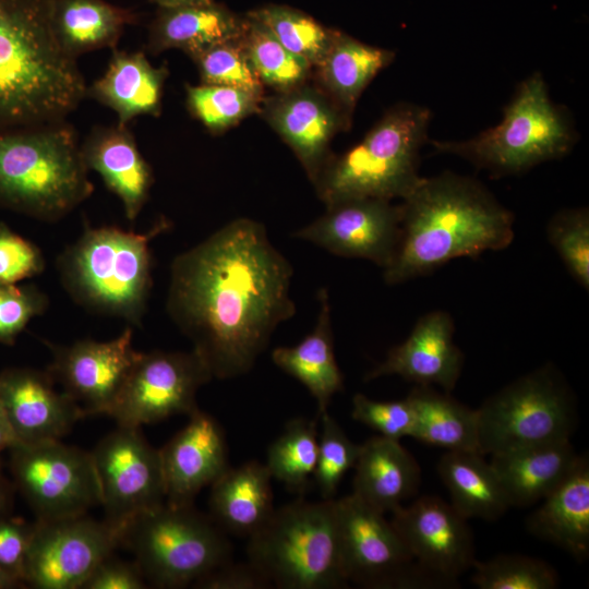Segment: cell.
Here are the masks:
<instances>
[{
	"mask_svg": "<svg viewBox=\"0 0 589 589\" xmlns=\"http://www.w3.org/2000/svg\"><path fill=\"white\" fill-rule=\"evenodd\" d=\"M292 274L265 227L237 218L173 259L167 312L213 377H237L296 314Z\"/></svg>",
	"mask_w": 589,
	"mask_h": 589,
	"instance_id": "cell-1",
	"label": "cell"
},
{
	"mask_svg": "<svg viewBox=\"0 0 589 589\" xmlns=\"http://www.w3.org/2000/svg\"><path fill=\"white\" fill-rule=\"evenodd\" d=\"M398 247L383 269L387 285L426 275L461 256L507 248L514 215L479 181L452 171L422 177L401 200Z\"/></svg>",
	"mask_w": 589,
	"mask_h": 589,
	"instance_id": "cell-2",
	"label": "cell"
},
{
	"mask_svg": "<svg viewBox=\"0 0 589 589\" xmlns=\"http://www.w3.org/2000/svg\"><path fill=\"white\" fill-rule=\"evenodd\" d=\"M51 12L52 0H0V129L63 121L86 97Z\"/></svg>",
	"mask_w": 589,
	"mask_h": 589,
	"instance_id": "cell-3",
	"label": "cell"
},
{
	"mask_svg": "<svg viewBox=\"0 0 589 589\" xmlns=\"http://www.w3.org/2000/svg\"><path fill=\"white\" fill-rule=\"evenodd\" d=\"M74 128L65 120L0 129V207L58 221L88 199L94 184Z\"/></svg>",
	"mask_w": 589,
	"mask_h": 589,
	"instance_id": "cell-4",
	"label": "cell"
},
{
	"mask_svg": "<svg viewBox=\"0 0 589 589\" xmlns=\"http://www.w3.org/2000/svg\"><path fill=\"white\" fill-rule=\"evenodd\" d=\"M170 227L160 218L146 232L87 228L57 259L63 288L85 309L140 326L153 285L149 242Z\"/></svg>",
	"mask_w": 589,
	"mask_h": 589,
	"instance_id": "cell-5",
	"label": "cell"
},
{
	"mask_svg": "<svg viewBox=\"0 0 589 589\" xmlns=\"http://www.w3.org/2000/svg\"><path fill=\"white\" fill-rule=\"evenodd\" d=\"M429 108L399 103L342 155L329 157L313 181L327 205L373 197L405 199L419 183L420 149L428 140Z\"/></svg>",
	"mask_w": 589,
	"mask_h": 589,
	"instance_id": "cell-6",
	"label": "cell"
},
{
	"mask_svg": "<svg viewBox=\"0 0 589 589\" xmlns=\"http://www.w3.org/2000/svg\"><path fill=\"white\" fill-rule=\"evenodd\" d=\"M575 143L572 120L550 98L540 72L517 86L498 124L464 141H431L435 151L459 156L495 177L518 175L562 158Z\"/></svg>",
	"mask_w": 589,
	"mask_h": 589,
	"instance_id": "cell-7",
	"label": "cell"
},
{
	"mask_svg": "<svg viewBox=\"0 0 589 589\" xmlns=\"http://www.w3.org/2000/svg\"><path fill=\"white\" fill-rule=\"evenodd\" d=\"M249 561L283 589L348 587L338 532L335 498L301 497L278 509L249 538Z\"/></svg>",
	"mask_w": 589,
	"mask_h": 589,
	"instance_id": "cell-8",
	"label": "cell"
},
{
	"mask_svg": "<svg viewBox=\"0 0 589 589\" xmlns=\"http://www.w3.org/2000/svg\"><path fill=\"white\" fill-rule=\"evenodd\" d=\"M145 580L182 588L231 560V544L211 517L193 505L166 503L139 515L123 531Z\"/></svg>",
	"mask_w": 589,
	"mask_h": 589,
	"instance_id": "cell-9",
	"label": "cell"
},
{
	"mask_svg": "<svg viewBox=\"0 0 589 589\" xmlns=\"http://www.w3.org/2000/svg\"><path fill=\"white\" fill-rule=\"evenodd\" d=\"M477 419L484 456L569 440L577 414L572 390L549 363L489 397Z\"/></svg>",
	"mask_w": 589,
	"mask_h": 589,
	"instance_id": "cell-10",
	"label": "cell"
},
{
	"mask_svg": "<svg viewBox=\"0 0 589 589\" xmlns=\"http://www.w3.org/2000/svg\"><path fill=\"white\" fill-rule=\"evenodd\" d=\"M344 570L364 588H453L416 562L384 513L356 495L335 498Z\"/></svg>",
	"mask_w": 589,
	"mask_h": 589,
	"instance_id": "cell-11",
	"label": "cell"
},
{
	"mask_svg": "<svg viewBox=\"0 0 589 589\" xmlns=\"http://www.w3.org/2000/svg\"><path fill=\"white\" fill-rule=\"evenodd\" d=\"M9 450L14 481L38 520L80 516L100 505L91 453L60 440L19 443Z\"/></svg>",
	"mask_w": 589,
	"mask_h": 589,
	"instance_id": "cell-12",
	"label": "cell"
},
{
	"mask_svg": "<svg viewBox=\"0 0 589 589\" xmlns=\"http://www.w3.org/2000/svg\"><path fill=\"white\" fill-rule=\"evenodd\" d=\"M212 378L193 349L140 352L108 416L130 428L190 416L199 409L197 390Z\"/></svg>",
	"mask_w": 589,
	"mask_h": 589,
	"instance_id": "cell-13",
	"label": "cell"
},
{
	"mask_svg": "<svg viewBox=\"0 0 589 589\" xmlns=\"http://www.w3.org/2000/svg\"><path fill=\"white\" fill-rule=\"evenodd\" d=\"M105 521L122 532L139 515L166 501L159 449L140 428L118 425L91 453Z\"/></svg>",
	"mask_w": 589,
	"mask_h": 589,
	"instance_id": "cell-14",
	"label": "cell"
},
{
	"mask_svg": "<svg viewBox=\"0 0 589 589\" xmlns=\"http://www.w3.org/2000/svg\"><path fill=\"white\" fill-rule=\"evenodd\" d=\"M122 544V532L86 514L38 520L24 567V582L38 589H79L95 569Z\"/></svg>",
	"mask_w": 589,
	"mask_h": 589,
	"instance_id": "cell-15",
	"label": "cell"
},
{
	"mask_svg": "<svg viewBox=\"0 0 589 589\" xmlns=\"http://www.w3.org/2000/svg\"><path fill=\"white\" fill-rule=\"evenodd\" d=\"M131 327L108 341L77 340L71 345L46 341L52 360L47 372L82 409L84 417L108 416L140 352Z\"/></svg>",
	"mask_w": 589,
	"mask_h": 589,
	"instance_id": "cell-16",
	"label": "cell"
},
{
	"mask_svg": "<svg viewBox=\"0 0 589 589\" xmlns=\"http://www.w3.org/2000/svg\"><path fill=\"white\" fill-rule=\"evenodd\" d=\"M401 205L356 197L326 205L325 213L293 237L344 257L364 259L385 269L400 237Z\"/></svg>",
	"mask_w": 589,
	"mask_h": 589,
	"instance_id": "cell-17",
	"label": "cell"
},
{
	"mask_svg": "<svg viewBox=\"0 0 589 589\" xmlns=\"http://www.w3.org/2000/svg\"><path fill=\"white\" fill-rule=\"evenodd\" d=\"M390 520L417 563L457 585V578L476 561L468 519L438 496L424 495L398 506Z\"/></svg>",
	"mask_w": 589,
	"mask_h": 589,
	"instance_id": "cell-18",
	"label": "cell"
},
{
	"mask_svg": "<svg viewBox=\"0 0 589 589\" xmlns=\"http://www.w3.org/2000/svg\"><path fill=\"white\" fill-rule=\"evenodd\" d=\"M55 384L47 371L9 368L0 373V401L17 444L60 440L84 418L79 405Z\"/></svg>",
	"mask_w": 589,
	"mask_h": 589,
	"instance_id": "cell-19",
	"label": "cell"
},
{
	"mask_svg": "<svg viewBox=\"0 0 589 589\" xmlns=\"http://www.w3.org/2000/svg\"><path fill=\"white\" fill-rule=\"evenodd\" d=\"M188 424L159 449L166 501L170 506L193 505L199 492L228 467L221 426L211 414L195 410Z\"/></svg>",
	"mask_w": 589,
	"mask_h": 589,
	"instance_id": "cell-20",
	"label": "cell"
},
{
	"mask_svg": "<svg viewBox=\"0 0 589 589\" xmlns=\"http://www.w3.org/2000/svg\"><path fill=\"white\" fill-rule=\"evenodd\" d=\"M455 326L448 312L422 315L405 341L389 349L386 359L369 371L364 381L399 375L416 385H437L449 393L464 365V354L454 340Z\"/></svg>",
	"mask_w": 589,
	"mask_h": 589,
	"instance_id": "cell-21",
	"label": "cell"
},
{
	"mask_svg": "<svg viewBox=\"0 0 589 589\" xmlns=\"http://www.w3.org/2000/svg\"><path fill=\"white\" fill-rule=\"evenodd\" d=\"M264 109L313 182L329 158L333 136L349 125L347 117L327 94L303 84L268 99Z\"/></svg>",
	"mask_w": 589,
	"mask_h": 589,
	"instance_id": "cell-22",
	"label": "cell"
},
{
	"mask_svg": "<svg viewBox=\"0 0 589 589\" xmlns=\"http://www.w3.org/2000/svg\"><path fill=\"white\" fill-rule=\"evenodd\" d=\"M81 154L87 169L120 199L125 218L134 221L148 200L154 176L128 125L94 127L81 144Z\"/></svg>",
	"mask_w": 589,
	"mask_h": 589,
	"instance_id": "cell-23",
	"label": "cell"
},
{
	"mask_svg": "<svg viewBox=\"0 0 589 589\" xmlns=\"http://www.w3.org/2000/svg\"><path fill=\"white\" fill-rule=\"evenodd\" d=\"M526 520L533 536L581 562L589 554V461L579 456L568 474Z\"/></svg>",
	"mask_w": 589,
	"mask_h": 589,
	"instance_id": "cell-24",
	"label": "cell"
},
{
	"mask_svg": "<svg viewBox=\"0 0 589 589\" xmlns=\"http://www.w3.org/2000/svg\"><path fill=\"white\" fill-rule=\"evenodd\" d=\"M168 71L154 67L142 51L113 49L104 74L87 86L86 97L113 110L128 125L139 116H158Z\"/></svg>",
	"mask_w": 589,
	"mask_h": 589,
	"instance_id": "cell-25",
	"label": "cell"
},
{
	"mask_svg": "<svg viewBox=\"0 0 589 589\" xmlns=\"http://www.w3.org/2000/svg\"><path fill=\"white\" fill-rule=\"evenodd\" d=\"M353 468L352 494L384 514L413 496L420 485L421 470L414 457L400 441L382 435L361 444Z\"/></svg>",
	"mask_w": 589,
	"mask_h": 589,
	"instance_id": "cell-26",
	"label": "cell"
},
{
	"mask_svg": "<svg viewBox=\"0 0 589 589\" xmlns=\"http://www.w3.org/2000/svg\"><path fill=\"white\" fill-rule=\"evenodd\" d=\"M272 476L255 460L228 467L212 484L211 518L226 533L250 538L275 512Z\"/></svg>",
	"mask_w": 589,
	"mask_h": 589,
	"instance_id": "cell-27",
	"label": "cell"
},
{
	"mask_svg": "<svg viewBox=\"0 0 589 589\" xmlns=\"http://www.w3.org/2000/svg\"><path fill=\"white\" fill-rule=\"evenodd\" d=\"M318 314L313 330L299 344L277 347L273 362L302 383L317 404V414L328 411L333 396L342 390V373L334 352L332 308L326 288L317 291Z\"/></svg>",
	"mask_w": 589,
	"mask_h": 589,
	"instance_id": "cell-28",
	"label": "cell"
},
{
	"mask_svg": "<svg viewBox=\"0 0 589 589\" xmlns=\"http://www.w3.org/2000/svg\"><path fill=\"white\" fill-rule=\"evenodd\" d=\"M491 456L510 507H528L543 500L579 458L569 440Z\"/></svg>",
	"mask_w": 589,
	"mask_h": 589,
	"instance_id": "cell-29",
	"label": "cell"
},
{
	"mask_svg": "<svg viewBox=\"0 0 589 589\" xmlns=\"http://www.w3.org/2000/svg\"><path fill=\"white\" fill-rule=\"evenodd\" d=\"M242 29L243 19L214 1L158 8L148 28L146 48L154 55L180 49L192 57L217 44L239 38Z\"/></svg>",
	"mask_w": 589,
	"mask_h": 589,
	"instance_id": "cell-30",
	"label": "cell"
},
{
	"mask_svg": "<svg viewBox=\"0 0 589 589\" xmlns=\"http://www.w3.org/2000/svg\"><path fill=\"white\" fill-rule=\"evenodd\" d=\"M137 15L105 0H52L51 22L61 47L73 58L104 48L116 49Z\"/></svg>",
	"mask_w": 589,
	"mask_h": 589,
	"instance_id": "cell-31",
	"label": "cell"
},
{
	"mask_svg": "<svg viewBox=\"0 0 589 589\" xmlns=\"http://www.w3.org/2000/svg\"><path fill=\"white\" fill-rule=\"evenodd\" d=\"M437 471L450 504L467 519L496 520L510 507L493 467L478 452L447 450Z\"/></svg>",
	"mask_w": 589,
	"mask_h": 589,
	"instance_id": "cell-32",
	"label": "cell"
},
{
	"mask_svg": "<svg viewBox=\"0 0 589 589\" xmlns=\"http://www.w3.org/2000/svg\"><path fill=\"white\" fill-rule=\"evenodd\" d=\"M395 58L388 49L370 46L336 31L330 47L316 65L326 94L350 119L369 83Z\"/></svg>",
	"mask_w": 589,
	"mask_h": 589,
	"instance_id": "cell-33",
	"label": "cell"
},
{
	"mask_svg": "<svg viewBox=\"0 0 589 589\" xmlns=\"http://www.w3.org/2000/svg\"><path fill=\"white\" fill-rule=\"evenodd\" d=\"M407 398L416 417L411 437L447 450L480 453L477 409L432 386L416 385Z\"/></svg>",
	"mask_w": 589,
	"mask_h": 589,
	"instance_id": "cell-34",
	"label": "cell"
},
{
	"mask_svg": "<svg viewBox=\"0 0 589 589\" xmlns=\"http://www.w3.org/2000/svg\"><path fill=\"white\" fill-rule=\"evenodd\" d=\"M240 39L263 85L284 93L304 84L312 65L285 48L260 21L247 15Z\"/></svg>",
	"mask_w": 589,
	"mask_h": 589,
	"instance_id": "cell-35",
	"label": "cell"
},
{
	"mask_svg": "<svg viewBox=\"0 0 589 589\" xmlns=\"http://www.w3.org/2000/svg\"><path fill=\"white\" fill-rule=\"evenodd\" d=\"M317 428L314 420L292 419L267 452L265 466L272 478L298 494H304L314 477L318 447Z\"/></svg>",
	"mask_w": 589,
	"mask_h": 589,
	"instance_id": "cell-36",
	"label": "cell"
},
{
	"mask_svg": "<svg viewBox=\"0 0 589 589\" xmlns=\"http://www.w3.org/2000/svg\"><path fill=\"white\" fill-rule=\"evenodd\" d=\"M248 15L265 25L285 48L315 67L326 55L336 33L306 13L286 5L268 4Z\"/></svg>",
	"mask_w": 589,
	"mask_h": 589,
	"instance_id": "cell-37",
	"label": "cell"
},
{
	"mask_svg": "<svg viewBox=\"0 0 589 589\" xmlns=\"http://www.w3.org/2000/svg\"><path fill=\"white\" fill-rule=\"evenodd\" d=\"M261 100L262 97L232 86H187L189 111L212 133L223 132L255 112Z\"/></svg>",
	"mask_w": 589,
	"mask_h": 589,
	"instance_id": "cell-38",
	"label": "cell"
},
{
	"mask_svg": "<svg viewBox=\"0 0 589 589\" xmlns=\"http://www.w3.org/2000/svg\"><path fill=\"white\" fill-rule=\"evenodd\" d=\"M471 581L480 589H554L555 569L546 562L520 554H501L474 561Z\"/></svg>",
	"mask_w": 589,
	"mask_h": 589,
	"instance_id": "cell-39",
	"label": "cell"
},
{
	"mask_svg": "<svg viewBox=\"0 0 589 589\" xmlns=\"http://www.w3.org/2000/svg\"><path fill=\"white\" fill-rule=\"evenodd\" d=\"M551 245L572 277L589 288V212L587 207L557 212L546 226Z\"/></svg>",
	"mask_w": 589,
	"mask_h": 589,
	"instance_id": "cell-40",
	"label": "cell"
},
{
	"mask_svg": "<svg viewBox=\"0 0 589 589\" xmlns=\"http://www.w3.org/2000/svg\"><path fill=\"white\" fill-rule=\"evenodd\" d=\"M318 419L321 430L313 479L322 500H330L334 498L346 472L354 467L361 445L349 440L328 411L320 414Z\"/></svg>",
	"mask_w": 589,
	"mask_h": 589,
	"instance_id": "cell-41",
	"label": "cell"
},
{
	"mask_svg": "<svg viewBox=\"0 0 589 589\" xmlns=\"http://www.w3.org/2000/svg\"><path fill=\"white\" fill-rule=\"evenodd\" d=\"M191 58L203 84L232 86L262 97L264 85L251 65L240 37L212 46Z\"/></svg>",
	"mask_w": 589,
	"mask_h": 589,
	"instance_id": "cell-42",
	"label": "cell"
},
{
	"mask_svg": "<svg viewBox=\"0 0 589 589\" xmlns=\"http://www.w3.org/2000/svg\"><path fill=\"white\" fill-rule=\"evenodd\" d=\"M48 305V296L35 285H0V344L13 345Z\"/></svg>",
	"mask_w": 589,
	"mask_h": 589,
	"instance_id": "cell-43",
	"label": "cell"
},
{
	"mask_svg": "<svg viewBox=\"0 0 589 589\" xmlns=\"http://www.w3.org/2000/svg\"><path fill=\"white\" fill-rule=\"evenodd\" d=\"M352 418L380 435L400 441L410 436L414 426V411L406 397L401 400L380 401L356 394L352 398Z\"/></svg>",
	"mask_w": 589,
	"mask_h": 589,
	"instance_id": "cell-44",
	"label": "cell"
},
{
	"mask_svg": "<svg viewBox=\"0 0 589 589\" xmlns=\"http://www.w3.org/2000/svg\"><path fill=\"white\" fill-rule=\"evenodd\" d=\"M45 269L41 250L0 221V285H15Z\"/></svg>",
	"mask_w": 589,
	"mask_h": 589,
	"instance_id": "cell-45",
	"label": "cell"
},
{
	"mask_svg": "<svg viewBox=\"0 0 589 589\" xmlns=\"http://www.w3.org/2000/svg\"><path fill=\"white\" fill-rule=\"evenodd\" d=\"M33 532V525L0 517V568L20 582Z\"/></svg>",
	"mask_w": 589,
	"mask_h": 589,
	"instance_id": "cell-46",
	"label": "cell"
},
{
	"mask_svg": "<svg viewBox=\"0 0 589 589\" xmlns=\"http://www.w3.org/2000/svg\"><path fill=\"white\" fill-rule=\"evenodd\" d=\"M205 589H265L273 584L252 562L233 563L231 560L215 568L195 584Z\"/></svg>",
	"mask_w": 589,
	"mask_h": 589,
	"instance_id": "cell-47",
	"label": "cell"
},
{
	"mask_svg": "<svg viewBox=\"0 0 589 589\" xmlns=\"http://www.w3.org/2000/svg\"><path fill=\"white\" fill-rule=\"evenodd\" d=\"M146 587L145 578L136 565L112 557L101 561L81 589H142Z\"/></svg>",
	"mask_w": 589,
	"mask_h": 589,
	"instance_id": "cell-48",
	"label": "cell"
},
{
	"mask_svg": "<svg viewBox=\"0 0 589 589\" xmlns=\"http://www.w3.org/2000/svg\"><path fill=\"white\" fill-rule=\"evenodd\" d=\"M17 444L16 436L0 401V453Z\"/></svg>",
	"mask_w": 589,
	"mask_h": 589,
	"instance_id": "cell-49",
	"label": "cell"
},
{
	"mask_svg": "<svg viewBox=\"0 0 589 589\" xmlns=\"http://www.w3.org/2000/svg\"><path fill=\"white\" fill-rule=\"evenodd\" d=\"M158 8H177L185 5H197L213 2V0H149Z\"/></svg>",
	"mask_w": 589,
	"mask_h": 589,
	"instance_id": "cell-50",
	"label": "cell"
},
{
	"mask_svg": "<svg viewBox=\"0 0 589 589\" xmlns=\"http://www.w3.org/2000/svg\"><path fill=\"white\" fill-rule=\"evenodd\" d=\"M11 503V490L0 476V517L5 513Z\"/></svg>",
	"mask_w": 589,
	"mask_h": 589,
	"instance_id": "cell-51",
	"label": "cell"
},
{
	"mask_svg": "<svg viewBox=\"0 0 589 589\" xmlns=\"http://www.w3.org/2000/svg\"><path fill=\"white\" fill-rule=\"evenodd\" d=\"M21 582L0 568V589L13 588Z\"/></svg>",
	"mask_w": 589,
	"mask_h": 589,
	"instance_id": "cell-52",
	"label": "cell"
}]
</instances>
